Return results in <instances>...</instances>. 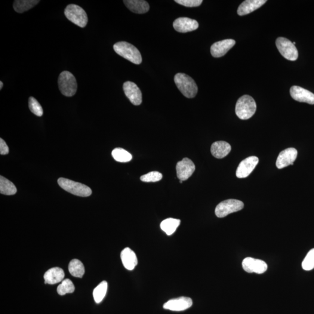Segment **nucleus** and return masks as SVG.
<instances>
[{
  "label": "nucleus",
  "instance_id": "6ab92c4d",
  "mask_svg": "<svg viewBox=\"0 0 314 314\" xmlns=\"http://www.w3.org/2000/svg\"><path fill=\"white\" fill-rule=\"evenodd\" d=\"M121 258L122 264L126 269L133 270L137 265L136 255L130 248L126 247L122 251Z\"/></svg>",
  "mask_w": 314,
  "mask_h": 314
},
{
  "label": "nucleus",
  "instance_id": "72a5a7b5",
  "mask_svg": "<svg viewBox=\"0 0 314 314\" xmlns=\"http://www.w3.org/2000/svg\"><path fill=\"white\" fill-rule=\"evenodd\" d=\"M9 153V148L5 141L0 138V154L1 155H7Z\"/></svg>",
  "mask_w": 314,
  "mask_h": 314
},
{
  "label": "nucleus",
  "instance_id": "dca6fc26",
  "mask_svg": "<svg viewBox=\"0 0 314 314\" xmlns=\"http://www.w3.org/2000/svg\"><path fill=\"white\" fill-rule=\"evenodd\" d=\"M174 28L180 33L192 32L198 29L199 26L198 21L189 18L181 17L174 22Z\"/></svg>",
  "mask_w": 314,
  "mask_h": 314
},
{
  "label": "nucleus",
  "instance_id": "7c9ffc66",
  "mask_svg": "<svg viewBox=\"0 0 314 314\" xmlns=\"http://www.w3.org/2000/svg\"><path fill=\"white\" fill-rule=\"evenodd\" d=\"M302 268L305 270H311L314 269V248L308 252L303 261Z\"/></svg>",
  "mask_w": 314,
  "mask_h": 314
},
{
  "label": "nucleus",
  "instance_id": "ddd939ff",
  "mask_svg": "<svg viewBox=\"0 0 314 314\" xmlns=\"http://www.w3.org/2000/svg\"><path fill=\"white\" fill-rule=\"evenodd\" d=\"M297 150L294 148H289L282 151L277 158L276 165L278 169H282L293 165L294 161L297 158Z\"/></svg>",
  "mask_w": 314,
  "mask_h": 314
},
{
  "label": "nucleus",
  "instance_id": "423d86ee",
  "mask_svg": "<svg viewBox=\"0 0 314 314\" xmlns=\"http://www.w3.org/2000/svg\"><path fill=\"white\" fill-rule=\"evenodd\" d=\"M67 19L76 25L85 27L88 22V15L82 7L76 4H69L64 11Z\"/></svg>",
  "mask_w": 314,
  "mask_h": 314
},
{
  "label": "nucleus",
  "instance_id": "473e14b6",
  "mask_svg": "<svg viewBox=\"0 0 314 314\" xmlns=\"http://www.w3.org/2000/svg\"><path fill=\"white\" fill-rule=\"evenodd\" d=\"M175 2L186 7H199L202 4V0H175Z\"/></svg>",
  "mask_w": 314,
  "mask_h": 314
},
{
  "label": "nucleus",
  "instance_id": "6e6552de",
  "mask_svg": "<svg viewBox=\"0 0 314 314\" xmlns=\"http://www.w3.org/2000/svg\"><path fill=\"white\" fill-rule=\"evenodd\" d=\"M276 45L282 56L290 61L297 60L298 52L293 43L285 38H279L276 41Z\"/></svg>",
  "mask_w": 314,
  "mask_h": 314
},
{
  "label": "nucleus",
  "instance_id": "7ed1b4c3",
  "mask_svg": "<svg viewBox=\"0 0 314 314\" xmlns=\"http://www.w3.org/2000/svg\"><path fill=\"white\" fill-rule=\"evenodd\" d=\"M256 110V103L250 95H243L237 101L235 112L237 116L241 119L247 120L251 118L254 115Z\"/></svg>",
  "mask_w": 314,
  "mask_h": 314
},
{
  "label": "nucleus",
  "instance_id": "2eb2a0df",
  "mask_svg": "<svg viewBox=\"0 0 314 314\" xmlns=\"http://www.w3.org/2000/svg\"><path fill=\"white\" fill-rule=\"evenodd\" d=\"M290 93L292 97L298 102L314 104V94L300 86H292Z\"/></svg>",
  "mask_w": 314,
  "mask_h": 314
},
{
  "label": "nucleus",
  "instance_id": "c85d7f7f",
  "mask_svg": "<svg viewBox=\"0 0 314 314\" xmlns=\"http://www.w3.org/2000/svg\"><path fill=\"white\" fill-rule=\"evenodd\" d=\"M75 286L69 279H64L61 284L58 286L57 293L60 295L67 293H72L75 291Z\"/></svg>",
  "mask_w": 314,
  "mask_h": 314
},
{
  "label": "nucleus",
  "instance_id": "2f4dec72",
  "mask_svg": "<svg viewBox=\"0 0 314 314\" xmlns=\"http://www.w3.org/2000/svg\"><path fill=\"white\" fill-rule=\"evenodd\" d=\"M162 175L157 171L149 172L140 177V180L144 182H156L161 180Z\"/></svg>",
  "mask_w": 314,
  "mask_h": 314
},
{
  "label": "nucleus",
  "instance_id": "cd10ccee",
  "mask_svg": "<svg viewBox=\"0 0 314 314\" xmlns=\"http://www.w3.org/2000/svg\"><path fill=\"white\" fill-rule=\"evenodd\" d=\"M108 288L106 281L101 282L93 291V297L95 303H100L106 296Z\"/></svg>",
  "mask_w": 314,
  "mask_h": 314
},
{
  "label": "nucleus",
  "instance_id": "39448f33",
  "mask_svg": "<svg viewBox=\"0 0 314 314\" xmlns=\"http://www.w3.org/2000/svg\"><path fill=\"white\" fill-rule=\"evenodd\" d=\"M58 183L61 188L73 195L80 197H89L92 194L91 189L85 184L76 182L68 179L60 178Z\"/></svg>",
  "mask_w": 314,
  "mask_h": 314
},
{
  "label": "nucleus",
  "instance_id": "f3484780",
  "mask_svg": "<svg viewBox=\"0 0 314 314\" xmlns=\"http://www.w3.org/2000/svg\"><path fill=\"white\" fill-rule=\"evenodd\" d=\"M236 44L233 39H225L214 43L211 47V53L215 58L223 57Z\"/></svg>",
  "mask_w": 314,
  "mask_h": 314
},
{
  "label": "nucleus",
  "instance_id": "9d476101",
  "mask_svg": "<svg viewBox=\"0 0 314 314\" xmlns=\"http://www.w3.org/2000/svg\"><path fill=\"white\" fill-rule=\"evenodd\" d=\"M242 267L246 272L258 274L266 272L268 269L266 262L251 257L245 258L242 262Z\"/></svg>",
  "mask_w": 314,
  "mask_h": 314
},
{
  "label": "nucleus",
  "instance_id": "20e7f679",
  "mask_svg": "<svg viewBox=\"0 0 314 314\" xmlns=\"http://www.w3.org/2000/svg\"><path fill=\"white\" fill-rule=\"evenodd\" d=\"M58 84L61 93L66 97L73 96L78 89L75 77L68 71H63L60 73L58 77Z\"/></svg>",
  "mask_w": 314,
  "mask_h": 314
},
{
  "label": "nucleus",
  "instance_id": "1a4fd4ad",
  "mask_svg": "<svg viewBox=\"0 0 314 314\" xmlns=\"http://www.w3.org/2000/svg\"><path fill=\"white\" fill-rule=\"evenodd\" d=\"M259 159L255 156L249 157L240 163L236 170V177L238 178H247L254 171L258 164Z\"/></svg>",
  "mask_w": 314,
  "mask_h": 314
},
{
  "label": "nucleus",
  "instance_id": "9b49d317",
  "mask_svg": "<svg viewBox=\"0 0 314 314\" xmlns=\"http://www.w3.org/2000/svg\"><path fill=\"white\" fill-rule=\"evenodd\" d=\"M176 169L179 179L184 181L192 176L196 167L192 160L188 158H184L177 163Z\"/></svg>",
  "mask_w": 314,
  "mask_h": 314
},
{
  "label": "nucleus",
  "instance_id": "0eeeda50",
  "mask_svg": "<svg viewBox=\"0 0 314 314\" xmlns=\"http://www.w3.org/2000/svg\"><path fill=\"white\" fill-rule=\"evenodd\" d=\"M244 207V203L238 200L229 199L224 200L217 206L215 213L218 218H224L233 212L242 210Z\"/></svg>",
  "mask_w": 314,
  "mask_h": 314
},
{
  "label": "nucleus",
  "instance_id": "c756f323",
  "mask_svg": "<svg viewBox=\"0 0 314 314\" xmlns=\"http://www.w3.org/2000/svg\"><path fill=\"white\" fill-rule=\"evenodd\" d=\"M29 107L30 112L34 113V114L38 116H42L43 115V108L35 98L33 97H29Z\"/></svg>",
  "mask_w": 314,
  "mask_h": 314
},
{
  "label": "nucleus",
  "instance_id": "412c9836",
  "mask_svg": "<svg viewBox=\"0 0 314 314\" xmlns=\"http://www.w3.org/2000/svg\"><path fill=\"white\" fill-rule=\"evenodd\" d=\"M231 151V146L226 141H216L212 144L211 152L215 158L221 159L229 155Z\"/></svg>",
  "mask_w": 314,
  "mask_h": 314
},
{
  "label": "nucleus",
  "instance_id": "aec40b11",
  "mask_svg": "<svg viewBox=\"0 0 314 314\" xmlns=\"http://www.w3.org/2000/svg\"><path fill=\"white\" fill-rule=\"evenodd\" d=\"M65 273L63 269L58 267L52 268L47 270L44 275L45 284L54 285L64 281Z\"/></svg>",
  "mask_w": 314,
  "mask_h": 314
},
{
  "label": "nucleus",
  "instance_id": "a211bd4d",
  "mask_svg": "<svg viewBox=\"0 0 314 314\" xmlns=\"http://www.w3.org/2000/svg\"><path fill=\"white\" fill-rule=\"evenodd\" d=\"M267 2L266 0H246L240 5L238 14L240 16L247 15L260 8Z\"/></svg>",
  "mask_w": 314,
  "mask_h": 314
},
{
  "label": "nucleus",
  "instance_id": "a878e982",
  "mask_svg": "<svg viewBox=\"0 0 314 314\" xmlns=\"http://www.w3.org/2000/svg\"><path fill=\"white\" fill-rule=\"evenodd\" d=\"M17 192L14 183L2 176L0 177V193L2 195L11 196Z\"/></svg>",
  "mask_w": 314,
  "mask_h": 314
},
{
  "label": "nucleus",
  "instance_id": "f704fd0d",
  "mask_svg": "<svg viewBox=\"0 0 314 314\" xmlns=\"http://www.w3.org/2000/svg\"><path fill=\"white\" fill-rule=\"evenodd\" d=\"M2 87H3V83L2 81H1L0 82V89H1V90L2 89Z\"/></svg>",
  "mask_w": 314,
  "mask_h": 314
},
{
  "label": "nucleus",
  "instance_id": "393cba45",
  "mask_svg": "<svg viewBox=\"0 0 314 314\" xmlns=\"http://www.w3.org/2000/svg\"><path fill=\"white\" fill-rule=\"evenodd\" d=\"M68 269L70 275L76 278H82L85 272L84 264L81 261L77 259L70 262Z\"/></svg>",
  "mask_w": 314,
  "mask_h": 314
},
{
  "label": "nucleus",
  "instance_id": "4468645a",
  "mask_svg": "<svg viewBox=\"0 0 314 314\" xmlns=\"http://www.w3.org/2000/svg\"><path fill=\"white\" fill-rule=\"evenodd\" d=\"M192 305L193 301L190 298L180 297L169 300L164 304L163 308L174 312H181L189 309Z\"/></svg>",
  "mask_w": 314,
  "mask_h": 314
},
{
  "label": "nucleus",
  "instance_id": "5701e85b",
  "mask_svg": "<svg viewBox=\"0 0 314 314\" xmlns=\"http://www.w3.org/2000/svg\"><path fill=\"white\" fill-rule=\"evenodd\" d=\"M39 2V0H17L14 1L13 7L18 13H23L35 7Z\"/></svg>",
  "mask_w": 314,
  "mask_h": 314
},
{
  "label": "nucleus",
  "instance_id": "4be33fe9",
  "mask_svg": "<svg viewBox=\"0 0 314 314\" xmlns=\"http://www.w3.org/2000/svg\"><path fill=\"white\" fill-rule=\"evenodd\" d=\"M126 7L134 13L145 14L150 10L149 3L144 0H125Z\"/></svg>",
  "mask_w": 314,
  "mask_h": 314
},
{
  "label": "nucleus",
  "instance_id": "b1692460",
  "mask_svg": "<svg viewBox=\"0 0 314 314\" xmlns=\"http://www.w3.org/2000/svg\"><path fill=\"white\" fill-rule=\"evenodd\" d=\"M180 224V220L170 218L163 221L160 227L167 235L171 236L176 231Z\"/></svg>",
  "mask_w": 314,
  "mask_h": 314
},
{
  "label": "nucleus",
  "instance_id": "f257e3e1",
  "mask_svg": "<svg viewBox=\"0 0 314 314\" xmlns=\"http://www.w3.org/2000/svg\"><path fill=\"white\" fill-rule=\"evenodd\" d=\"M113 50L120 56L130 62L139 65L142 62V57L139 51L134 45L126 42H120L113 45Z\"/></svg>",
  "mask_w": 314,
  "mask_h": 314
},
{
  "label": "nucleus",
  "instance_id": "bb28decb",
  "mask_svg": "<svg viewBox=\"0 0 314 314\" xmlns=\"http://www.w3.org/2000/svg\"><path fill=\"white\" fill-rule=\"evenodd\" d=\"M112 156L116 161L119 162H128L132 159L131 154L122 148H116L112 151Z\"/></svg>",
  "mask_w": 314,
  "mask_h": 314
},
{
  "label": "nucleus",
  "instance_id": "f03ea898",
  "mask_svg": "<svg viewBox=\"0 0 314 314\" xmlns=\"http://www.w3.org/2000/svg\"><path fill=\"white\" fill-rule=\"evenodd\" d=\"M175 84L184 96L192 98L196 97L198 87L194 80L186 74L178 73L174 77Z\"/></svg>",
  "mask_w": 314,
  "mask_h": 314
},
{
  "label": "nucleus",
  "instance_id": "f8f14e48",
  "mask_svg": "<svg viewBox=\"0 0 314 314\" xmlns=\"http://www.w3.org/2000/svg\"><path fill=\"white\" fill-rule=\"evenodd\" d=\"M126 96L135 106H139L142 103V93L135 83L127 81L123 86Z\"/></svg>",
  "mask_w": 314,
  "mask_h": 314
}]
</instances>
